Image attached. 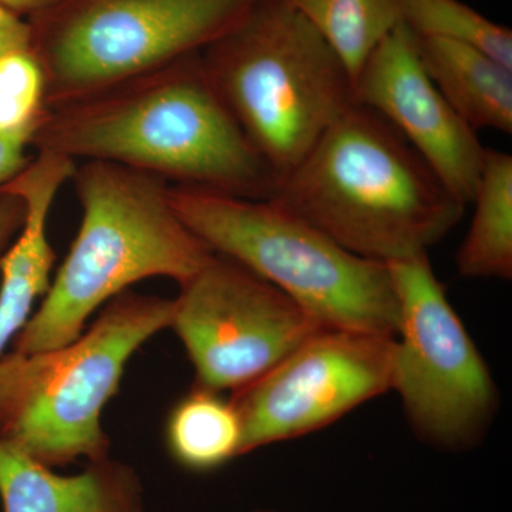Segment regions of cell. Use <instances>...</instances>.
<instances>
[{"label":"cell","mask_w":512,"mask_h":512,"mask_svg":"<svg viewBox=\"0 0 512 512\" xmlns=\"http://www.w3.org/2000/svg\"><path fill=\"white\" fill-rule=\"evenodd\" d=\"M269 201L382 264L429 251L466 210L392 124L359 104L319 138Z\"/></svg>","instance_id":"6da1fadb"},{"label":"cell","mask_w":512,"mask_h":512,"mask_svg":"<svg viewBox=\"0 0 512 512\" xmlns=\"http://www.w3.org/2000/svg\"><path fill=\"white\" fill-rule=\"evenodd\" d=\"M82 224L45 299L12 343L30 355L62 348L128 286L154 276L184 284L214 255L171 205L168 190L123 165L92 161L74 173Z\"/></svg>","instance_id":"7a4b0ae2"},{"label":"cell","mask_w":512,"mask_h":512,"mask_svg":"<svg viewBox=\"0 0 512 512\" xmlns=\"http://www.w3.org/2000/svg\"><path fill=\"white\" fill-rule=\"evenodd\" d=\"M195 55L164 83L79 114L57 128L49 150L158 171L204 188L266 201L278 178Z\"/></svg>","instance_id":"3957f363"},{"label":"cell","mask_w":512,"mask_h":512,"mask_svg":"<svg viewBox=\"0 0 512 512\" xmlns=\"http://www.w3.org/2000/svg\"><path fill=\"white\" fill-rule=\"evenodd\" d=\"M168 197L214 254L274 285L322 328L396 338L399 301L386 264L352 254L269 200L190 185Z\"/></svg>","instance_id":"277c9868"},{"label":"cell","mask_w":512,"mask_h":512,"mask_svg":"<svg viewBox=\"0 0 512 512\" xmlns=\"http://www.w3.org/2000/svg\"><path fill=\"white\" fill-rule=\"evenodd\" d=\"M207 49L205 69L279 183L355 104L348 70L291 0H258Z\"/></svg>","instance_id":"5b68a950"},{"label":"cell","mask_w":512,"mask_h":512,"mask_svg":"<svg viewBox=\"0 0 512 512\" xmlns=\"http://www.w3.org/2000/svg\"><path fill=\"white\" fill-rule=\"evenodd\" d=\"M171 318L173 301L121 293L69 345L10 350L0 360V440L50 468L109 457L101 412L128 359Z\"/></svg>","instance_id":"8992f818"},{"label":"cell","mask_w":512,"mask_h":512,"mask_svg":"<svg viewBox=\"0 0 512 512\" xmlns=\"http://www.w3.org/2000/svg\"><path fill=\"white\" fill-rule=\"evenodd\" d=\"M386 265L400 312L390 390L399 394L421 440L446 450L474 446L497 412L490 369L448 301L429 254Z\"/></svg>","instance_id":"52a82bcc"},{"label":"cell","mask_w":512,"mask_h":512,"mask_svg":"<svg viewBox=\"0 0 512 512\" xmlns=\"http://www.w3.org/2000/svg\"><path fill=\"white\" fill-rule=\"evenodd\" d=\"M170 328L190 356L195 387L234 393L268 373L322 326L274 285L214 254L181 284Z\"/></svg>","instance_id":"ba28073f"},{"label":"cell","mask_w":512,"mask_h":512,"mask_svg":"<svg viewBox=\"0 0 512 512\" xmlns=\"http://www.w3.org/2000/svg\"><path fill=\"white\" fill-rule=\"evenodd\" d=\"M258 0H76L47 37L56 79L72 90L119 82L195 55Z\"/></svg>","instance_id":"9c48e42d"},{"label":"cell","mask_w":512,"mask_h":512,"mask_svg":"<svg viewBox=\"0 0 512 512\" xmlns=\"http://www.w3.org/2000/svg\"><path fill=\"white\" fill-rule=\"evenodd\" d=\"M394 338L319 329L254 383L232 393L242 456L335 423L392 389Z\"/></svg>","instance_id":"30bf717a"},{"label":"cell","mask_w":512,"mask_h":512,"mask_svg":"<svg viewBox=\"0 0 512 512\" xmlns=\"http://www.w3.org/2000/svg\"><path fill=\"white\" fill-rule=\"evenodd\" d=\"M353 100L392 124L447 190L470 204L485 147L430 79L406 26L394 29L367 59L353 83Z\"/></svg>","instance_id":"8fae6325"},{"label":"cell","mask_w":512,"mask_h":512,"mask_svg":"<svg viewBox=\"0 0 512 512\" xmlns=\"http://www.w3.org/2000/svg\"><path fill=\"white\" fill-rule=\"evenodd\" d=\"M74 173L73 158L43 148L36 160L2 185L22 200L25 221L0 258V360L52 282L55 251L47 238V221L57 192Z\"/></svg>","instance_id":"7c38bea8"},{"label":"cell","mask_w":512,"mask_h":512,"mask_svg":"<svg viewBox=\"0 0 512 512\" xmlns=\"http://www.w3.org/2000/svg\"><path fill=\"white\" fill-rule=\"evenodd\" d=\"M0 500L3 512H144L143 485L126 464L106 457L60 476L3 440Z\"/></svg>","instance_id":"4fadbf2b"},{"label":"cell","mask_w":512,"mask_h":512,"mask_svg":"<svg viewBox=\"0 0 512 512\" xmlns=\"http://www.w3.org/2000/svg\"><path fill=\"white\" fill-rule=\"evenodd\" d=\"M413 37L424 69L458 116L477 133L511 136L512 67L464 43Z\"/></svg>","instance_id":"5bb4252c"},{"label":"cell","mask_w":512,"mask_h":512,"mask_svg":"<svg viewBox=\"0 0 512 512\" xmlns=\"http://www.w3.org/2000/svg\"><path fill=\"white\" fill-rule=\"evenodd\" d=\"M474 215L458 248V274L470 279L512 276V157L485 148L473 200Z\"/></svg>","instance_id":"9a60e30c"},{"label":"cell","mask_w":512,"mask_h":512,"mask_svg":"<svg viewBox=\"0 0 512 512\" xmlns=\"http://www.w3.org/2000/svg\"><path fill=\"white\" fill-rule=\"evenodd\" d=\"M171 456L188 470H217L242 456V424L231 400L194 387L168 417Z\"/></svg>","instance_id":"2e32d148"},{"label":"cell","mask_w":512,"mask_h":512,"mask_svg":"<svg viewBox=\"0 0 512 512\" xmlns=\"http://www.w3.org/2000/svg\"><path fill=\"white\" fill-rule=\"evenodd\" d=\"M348 70L352 83L380 43L402 25L400 0H291Z\"/></svg>","instance_id":"e0dca14e"},{"label":"cell","mask_w":512,"mask_h":512,"mask_svg":"<svg viewBox=\"0 0 512 512\" xmlns=\"http://www.w3.org/2000/svg\"><path fill=\"white\" fill-rule=\"evenodd\" d=\"M402 25L414 36L453 40L512 67V32L461 0H400Z\"/></svg>","instance_id":"ac0fdd59"},{"label":"cell","mask_w":512,"mask_h":512,"mask_svg":"<svg viewBox=\"0 0 512 512\" xmlns=\"http://www.w3.org/2000/svg\"><path fill=\"white\" fill-rule=\"evenodd\" d=\"M45 76V63L33 43L0 55V136H36Z\"/></svg>","instance_id":"d6986e66"},{"label":"cell","mask_w":512,"mask_h":512,"mask_svg":"<svg viewBox=\"0 0 512 512\" xmlns=\"http://www.w3.org/2000/svg\"><path fill=\"white\" fill-rule=\"evenodd\" d=\"M25 221V205L12 192L0 187V258L19 234Z\"/></svg>","instance_id":"ffe728a7"},{"label":"cell","mask_w":512,"mask_h":512,"mask_svg":"<svg viewBox=\"0 0 512 512\" xmlns=\"http://www.w3.org/2000/svg\"><path fill=\"white\" fill-rule=\"evenodd\" d=\"M32 138L20 136H0V187L9 183L12 178L29 163L26 148Z\"/></svg>","instance_id":"44dd1931"},{"label":"cell","mask_w":512,"mask_h":512,"mask_svg":"<svg viewBox=\"0 0 512 512\" xmlns=\"http://www.w3.org/2000/svg\"><path fill=\"white\" fill-rule=\"evenodd\" d=\"M33 43L32 23L23 16L0 6V55L15 47L29 46Z\"/></svg>","instance_id":"7402d4cb"},{"label":"cell","mask_w":512,"mask_h":512,"mask_svg":"<svg viewBox=\"0 0 512 512\" xmlns=\"http://www.w3.org/2000/svg\"><path fill=\"white\" fill-rule=\"evenodd\" d=\"M60 2H63V0H0V6L23 16L26 13H29V15L45 13L46 10L59 5Z\"/></svg>","instance_id":"603a6c76"},{"label":"cell","mask_w":512,"mask_h":512,"mask_svg":"<svg viewBox=\"0 0 512 512\" xmlns=\"http://www.w3.org/2000/svg\"><path fill=\"white\" fill-rule=\"evenodd\" d=\"M258 512H275V511H258Z\"/></svg>","instance_id":"cb8c5ba5"}]
</instances>
